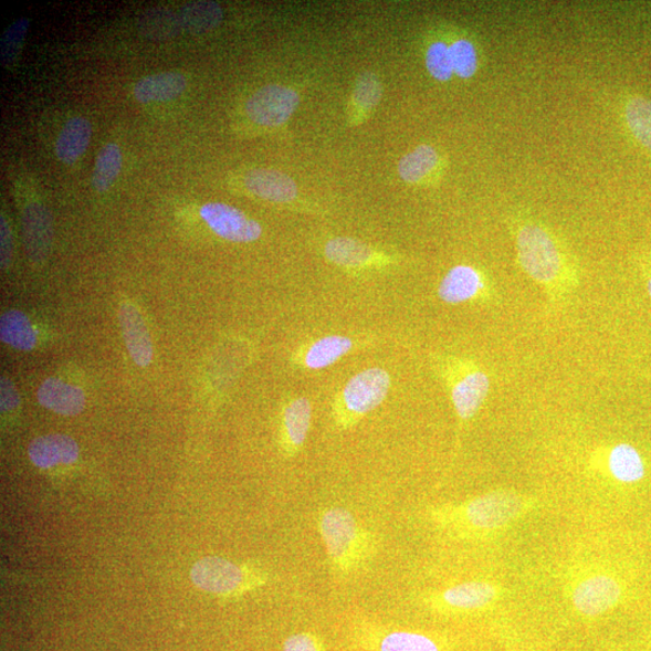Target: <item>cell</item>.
<instances>
[{"mask_svg":"<svg viewBox=\"0 0 651 651\" xmlns=\"http://www.w3.org/2000/svg\"><path fill=\"white\" fill-rule=\"evenodd\" d=\"M23 239L27 252L35 261H43L52 241V220L49 210L40 203H31L23 210Z\"/></svg>","mask_w":651,"mask_h":651,"instance_id":"obj_14","label":"cell"},{"mask_svg":"<svg viewBox=\"0 0 651 651\" xmlns=\"http://www.w3.org/2000/svg\"><path fill=\"white\" fill-rule=\"evenodd\" d=\"M245 185L251 193L275 203L294 201L298 195L294 179L273 169L259 168L249 171Z\"/></svg>","mask_w":651,"mask_h":651,"instance_id":"obj_15","label":"cell"},{"mask_svg":"<svg viewBox=\"0 0 651 651\" xmlns=\"http://www.w3.org/2000/svg\"><path fill=\"white\" fill-rule=\"evenodd\" d=\"M139 29L144 35L153 39H168L182 29L180 17L166 8H155L143 13Z\"/></svg>","mask_w":651,"mask_h":651,"instance_id":"obj_28","label":"cell"},{"mask_svg":"<svg viewBox=\"0 0 651 651\" xmlns=\"http://www.w3.org/2000/svg\"><path fill=\"white\" fill-rule=\"evenodd\" d=\"M318 528L332 567L348 574L360 566L369 554L370 539L347 510H326L318 521Z\"/></svg>","mask_w":651,"mask_h":651,"instance_id":"obj_2","label":"cell"},{"mask_svg":"<svg viewBox=\"0 0 651 651\" xmlns=\"http://www.w3.org/2000/svg\"><path fill=\"white\" fill-rule=\"evenodd\" d=\"M118 321L132 360L141 368L150 366L154 358L153 340L136 305L130 302L119 304Z\"/></svg>","mask_w":651,"mask_h":651,"instance_id":"obj_11","label":"cell"},{"mask_svg":"<svg viewBox=\"0 0 651 651\" xmlns=\"http://www.w3.org/2000/svg\"><path fill=\"white\" fill-rule=\"evenodd\" d=\"M12 233L4 216L0 218V263L2 269L8 270L12 261Z\"/></svg>","mask_w":651,"mask_h":651,"instance_id":"obj_34","label":"cell"},{"mask_svg":"<svg viewBox=\"0 0 651 651\" xmlns=\"http://www.w3.org/2000/svg\"><path fill=\"white\" fill-rule=\"evenodd\" d=\"M29 25V19L20 18L6 30L0 43V56L6 69H13L18 63Z\"/></svg>","mask_w":651,"mask_h":651,"instance_id":"obj_30","label":"cell"},{"mask_svg":"<svg viewBox=\"0 0 651 651\" xmlns=\"http://www.w3.org/2000/svg\"><path fill=\"white\" fill-rule=\"evenodd\" d=\"M508 228L522 270L546 292L553 308L564 307L580 285L577 259L548 224L527 210L511 212Z\"/></svg>","mask_w":651,"mask_h":651,"instance_id":"obj_1","label":"cell"},{"mask_svg":"<svg viewBox=\"0 0 651 651\" xmlns=\"http://www.w3.org/2000/svg\"><path fill=\"white\" fill-rule=\"evenodd\" d=\"M382 90L375 74L365 73L357 78L354 88V102L364 111L376 108L381 99Z\"/></svg>","mask_w":651,"mask_h":651,"instance_id":"obj_33","label":"cell"},{"mask_svg":"<svg viewBox=\"0 0 651 651\" xmlns=\"http://www.w3.org/2000/svg\"><path fill=\"white\" fill-rule=\"evenodd\" d=\"M201 217L210 230L233 243H251L262 234L259 222L248 218L243 211L223 203H208L201 208Z\"/></svg>","mask_w":651,"mask_h":651,"instance_id":"obj_10","label":"cell"},{"mask_svg":"<svg viewBox=\"0 0 651 651\" xmlns=\"http://www.w3.org/2000/svg\"><path fill=\"white\" fill-rule=\"evenodd\" d=\"M20 406V396L13 385L7 377L0 380V407L3 413L15 410Z\"/></svg>","mask_w":651,"mask_h":651,"instance_id":"obj_36","label":"cell"},{"mask_svg":"<svg viewBox=\"0 0 651 651\" xmlns=\"http://www.w3.org/2000/svg\"><path fill=\"white\" fill-rule=\"evenodd\" d=\"M444 377L459 420L462 423L471 421L491 391L487 371L473 361L450 358L444 363Z\"/></svg>","mask_w":651,"mask_h":651,"instance_id":"obj_3","label":"cell"},{"mask_svg":"<svg viewBox=\"0 0 651 651\" xmlns=\"http://www.w3.org/2000/svg\"><path fill=\"white\" fill-rule=\"evenodd\" d=\"M182 29L195 34L216 29L223 18L222 9L214 2H190L180 11Z\"/></svg>","mask_w":651,"mask_h":651,"instance_id":"obj_25","label":"cell"},{"mask_svg":"<svg viewBox=\"0 0 651 651\" xmlns=\"http://www.w3.org/2000/svg\"><path fill=\"white\" fill-rule=\"evenodd\" d=\"M123 169L122 149L115 143L103 146L97 158L92 183L98 192L108 191Z\"/></svg>","mask_w":651,"mask_h":651,"instance_id":"obj_27","label":"cell"},{"mask_svg":"<svg viewBox=\"0 0 651 651\" xmlns=\"http://www.w3.org/2000/svg\"><path fill=\"white\" fill-rule=\"evenodd\" d=\"M496 296L490 277L470 264H459L451 269L438 287V297L447 304L468 302H493Z\"/></svg>","mask_w":651,"mask_h":651,"instance_id":"obj_7","label":"cell"},{"mask_svg":"<svg viewBox=\"0 0 651 651\" xmlns=\"http://www.w3.org/2000/svg\"><path fill=\"white\" fill-rule=\"evenodd\" d=\"M325 255L344 267H361L374 261L375 252L368 245L350 238H335L325 246Z\"/></svg>","mask_w":651,"mask_h":651,"instance_id":"obj_24","label":"cell"},{"mask_svg":"<svg viewBox=\"0 0 651 651\" xmlns=\"http://www.w3.org/2000/svg\"><path fill=\"white\" fill-rule=\"evenodd\" d=\"M623 118L632 137L651 153V99L631 97L623 106Z\"/></svg>","mask_w":651,"mask_h":651,"instance_id":"obj_26","label":"cell"},{"mask_svg":"<svg viewBox=\"0 0 651 651\" xmlns=\"http://www.w3.org/2000/svg\"><path fill=\"white\" fill-rule=\"evenodd\" d=\"M312 422V406L308 398L300 397L284 410V440L291 454H296L307 440Z\"/></svg>","mask_w":651,"mask_h":651,"instance_id":"obj_21","label":"cell"},{"mask_svg":"<svg viewBox=\"0 0 651 651\" xmlns=\"http://www.w3.org/2000/svg\"><path fill=\"white\" fill-rule=\"evenodd\" d=\"M454 74L463 80L473 77L480 70V53L468 38H460L450 44Z\"/></svg>","mask_w":651,"mask_h":651,"instance_id":"obj_29","label":"cell"},{"mask_svg":"<svg viewBox=\"0 0 651 651\" xmlns=\"http://www.w3.org/2000/svg\"><path fill=\"white\" fill-rule=\"evenodd\" d=\"M525 510V502L510 491L474 498L462 508L463 521L477 529H497L511 524Z\"/></svg>","mask_w":651,"mask_h":651,"instance_id":"obj_6","label":"cell"},{"mask_svg":"<svg viewBox=\"0 0 651 651\" xmlns=\"http://www.w3.org/2000/svg\"><path fill=\"white\" fill-rule=\"evenodd\" d=\"M424 62H427L429 73L437 82L448 83L455 76L450 45L445 42L432 43L427 51Z\"/></svg>","mask_w":651,"mask_h":651,"instance_id":"obj_32","label":"cell"},{"mask_svg":"<svg viewBox=\"0 0 651 651\" xmlns=\"http://www.w3.org/2000/svg\"><path fill=\"white\" fill-rule=\"evenodd\" d=\"M391 378L387 370L369 368L349 380L343 390L340 405L343 424L370 413L387 398Z\"/></svg>","mask_w":651,"mask_h":651,"instance_id":"obj_5","label":"cell"},{"mask_svg":"<svg viewBox=\"0 0 651 651\" xmlns=\"http://www.w3.org/2000/svg\"><path fill=\"white\" fill-rule=\"evenodd\" d=\"M442 157L432 145L422 144L408 153L398 164V175L408 183H422L435 176Z\"/></svg>","mask_w":651,"mask_h":651,"instance_id":"obj_18","label":"cell"},{"mask_svg":"<svg viewBox=\"0 0 651 651\" xmlns=\"http://www.w3.org/2000/svg\"><path fill=\"white\" fill-rule=\"evenodd\" d=\"M607 469L613 480L632 485L644 480L647 468L640 450L629 443H619L610 448L607 455Z\"/></svg>","mask_w":651,"mask_h":651,"instance_id":"obj_16","label":"cell"},{"mask_svg":"<svg viewBox=\"0 0 651 651\" xmlns=\"http://www.w3.org/2000/svg\"><path fill=\"white\" fill-rule=\"evenodd\" d=\"M647 290H648V294L651 298V274L647 279Z\"/></svg>","mask_w":651,"mask_h":651,"instance_id":"obj_37","label":"cell"},{"mask_svg":"<svg viewBox=\"0 0 651 651\" xmlns=\"http://www.w3.org/2000/svg\"><path fill=\"white\" fill-rule=\"evenodd\" d=\"M380 651H440V648L428 636L400 631L385 637Z\"/></svg>","mask_w":651,"mask_h":651,"instance_id":"obj_31","label":"cell"},{"mask_svg":"<svg viewBox=\"0 0 651 651\" xmlns=\"http://www.w3.org/2000/svg\"><path fill=\"white\" fill-rule=\"evenodd\" d=\"M195 587L218 596H235L260 586L263 577L219 556L197 561L190 573Z\"/></svg>","mask_w":651,"mask_h":651,"instance_id":"obj_4","label":"cell"},{"mask_svg":"<svg viewBox=\"0 0 651 651\" xmlns=\"http://www.w3.org/2000/svg\"><path fill=\"white\" fill-rule=\"evenodd\" d=\"M0 339L13 349L31 351L35 348L38 335L29 316L9 311L0 317Z\"/></svg>","mask_w":651,"mask_h":651,"instance_id":"obj_22","label":"cell"},{"mask_svg":"<svg viewBox=\"0 0 651 651\" xmlns=\"http://www.w3.org/2000/svg\"><path fill=\"white\" fill-rule=\"evenodd\" d=\"M40 405L63 417L83 413L86 396L82 388L59 378H49L40 385L36 392Z\"/></svg>","mask_w":651,"mask_h":651,"instance_id":"obj_13","label":"cell"},{"mask_svg":"<svg viewBox=\"0 0 651 651\" xmlns=\"http://www.w3.org/2000/svg\"><path fill=\"white\" fill-rule=\"evenodd\" d=\"M92 137L87 118L77 116L66 123L56 141V155L63 164L73 165L86 151Z\"/></svg>","mask_w":651,"mask_h":651,"instance_id":"obj_20","label":"cell"},{"mask_svg":"<svg viewBox=\"0 0 651 651\" xmlns=\"http://www.w3.org/2000/svg\"><path fill=\"white\" fill-rule=\"evenodd\" d=\"M621 582L608 575H596L578 582L573 592V602L586 617H600L616 608L622 600Z\"/></svg>","mask_w":651,"mask_h":651,"instance_id":"obj_9","label":"cell"},{"mask_svg":"<svg viewBox=\"0 0 651 651\" xmlns=\"http://www.w3.org/2000/svg\"><path fill=\"white\" fill-rule=\"evenodd\" d=\"M78 454V445L73 438L60 433L40 435L29 447L30 460L39 470L71 466Z\"/></svg>","mask_w":651,"mask_h":651,"instance_id":"obj_12","label":"cell"},{"mask_svg":"<svg viewBox=\"0 0 651 651\" xmlns=\"http://www.w3.org/2000/svg\"><path fill=\"white\" fill-rule=\"evenodd\" d=\"M497 589L486 581H469L451 587L442 594V601L455 609H481L494 602Z\"/></svg>","mask_w":651,"mask_h":651,"instance_id":"obj_19","label":"cell"},{"mask_svg":"<svg viewBox=\"0 0 651 651\" xmlns=\"http://www.w3.org/2000/svg\"><path fill=\"white\" fill-rule=\"evenodd\" d=\"M284 651H324L323 647L311 633H297L288 637Z\"/></svg>","mask_w":651,"mask_h":651,"instance_id":"obj_35","label":"cell"},{"mask_svg":"<svg viewBox=\"0 0 651 651\" xmlns=\"http://www.w3.org/2000/svg\"><path fill=\"white\" fill-rule=\"evenodd\" d=\"M188 86V78L181 73L165 72L144 76L133 88L140 103L165 102L177 98Z\"/></svg>","mask_w":651,"mask_h":651,"instance_id":"obj_17","label":"cell"},{"mask_svg":"<svg viewBox=\"0 0 651 651\" xmlns=\"http://www.w3.org/2000/svg\"><path fill=\"white\" fill-rule=\"evenodd\" d=\"M353 340L344 336H327L316 340L304 355V366L309 369H324L335 365L353 349Z\"/></svg>","mask_w":651,"mask_h":651,"instance_id":"obj_23","label":"cell"},{"mask_svg":"<svg viewBox=\"0 0 651 651\" xmlns=\"http://www.w3.org/2000/svg\"><path fill=\"white\" fill-rule=\"evenodd\" d=\"M298 93L282 85H267L258 90L246 102L248 116L258 125L277 127L288 122L297 109Z\"/></svg>","mask_w":651,"mask_h":651,"instance_id":"obj_8","label":"cell"}]
</instances>
